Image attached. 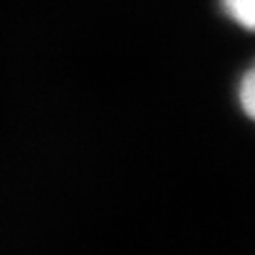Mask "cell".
Listing matches in <instances>:
<instances>
[{
	"instance_id": "cell-1",
	"label": "cell",
	"mask_w": 255,
	"mask_h": 255,
	"mask_svg": "<svg viewBox=\"0 0 255 255\" xmlns=\"http://www.w3.org/2000/svg\"><path fill=\"white\" fill-rule=\"evenodd\" d=\"M221 8L238 27L255 32V0H221Z\"/></svg>"
},
{
	"instance_id": "cell-2",
	"label": "cell",
	"mask_w": 255,
	"mask_h": 255,
	"mask_svg": "<svg viewBox=\"0 0 255 255\" xmlns=\"http://www.w3.org/2000/svg\"><path fill=\"white\" fill-rule=\"evenodd\" d=\"M238 102L242 110L255 121V64L248 68L238 85Z\"/></svg>"
}]
</instances>
